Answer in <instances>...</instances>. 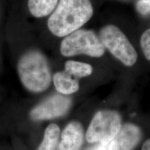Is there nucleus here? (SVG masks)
<instances>
[{
	"label": "nucleus",
	"mask_w": 150,
	"mask_h": 150,
	"mask_svg": "<svg viewBox=\"0 0 150 150\" xmlns=\"http://www.w3.org/2000/svg\"><path fill=\"white\" fill-rule=\"evenodd\" d=\"M121 116L114 110H101L92 120L86 138L91 143H109L122 126Z\"/></svg>",
	"instance_id": "obj_5"
},
{
	"label": "nucleus",
	"mask_w": 150,
	"mask_h": 150,
	"mask_svg": "<svg viewBox=\"0 0 150 150\" xmlns=\"http://www.w3.org/2000/svg\"><path fill=\"white\" fill-rule=\"evenodd\" d=\"M142 150H150V139H148L144 142Z\"/></svg>",
	"instance_id": "obj_16"
},
{
	"label": "nucleus",
	"mask_w": 150,
	"mask_h": 150,
	"mask_svg": "<svg viewBox=\"0 0 150 150\" xmlns=\"http://www.w3.org/2000/svg\"><path fill=\"white\" fill-rule=\"evenodd\" d=\"M140 46L145 58L150 61V29L145 31L142 35Z\"/></svg>",
	"instance_id": "obj_13"
},
{
	"label": "nucleus",
	"mask_w": 150,
	"mask_h": 150,
	"mask_svg": "<svg viewBox=\"0 0 150 150\" xmlns=\"http://www.w3.org/2000/svg\"><path fill=\"white\" fill-rule=\"evenodd\" d=\"M18 72L22 83L32 93L46 91L51 83V72L47 60L37 50L26 52L20 57Z\"/></svg>",
	"instance_id": "obj_2"
},
{
	"label": "nucleus",
	"mask_w": 150,
	"mask_h": 150,
	"mask_svg": "<svg viewBox=\"0 0 150 150\" xmlns=\"http://www.w3.org/2000/svg\"><path fill=\"white\" fill-rule=\"evenodd\" d=\"M136 9L143 16L150 14V0H138L136 3Z\"/></svg>",
	"instance_id": "obj_14"
},
{
	"label": "nucleus",
	"mask_w": 150,
	"mask_h": 150,
	"mask_svg": "<svg viewBox=\"0 0 150 150\" xmlns=\"http://www.w3.org/2000/svg\"><path fill=\"white\" fill-rule=\"evenodd\" d=\"M141 137V130L138 126L131 123L125 124L109 142L108 150H133Z\"/></svg>",
	"instance_id": "obj_7"
},
{
	"label": "nucleus",
	"mask_w": 150,
	"mask_h": 150,
	"mask_svg": "<svg viewBox=\"0 0 150 150\" xmlns=\"http://www.w3.org/2000/svg\"><path fill=\"white\" fill-rule=\"evenodd\" d=\"M71 104L70 97L55 94L35 106L30 112V117L33 120H45L61 117L67 113Z\"/></svg>",
	"instance_id": "obj_6"
},
{
	"label": "nucleus",
	"mask_w": 150,
	"mask_h": 150,
	"mask_svg": "<svg viewBox=\"0 0 150 150\" xmlns=\"http://www.w3.org/2000/svg\"><path fill=\"white\" fill-rule=\"evenodd\" d=\"M100 40L105 49L127 66L136 63L138 54L122 31L115 25H107L100 31Z\"/></svg>",
	"instance_id": "obj_4"
},
{
	"label": "nucleus",
	"mask_w": 150,
	"mask_h": 150,
	"mask_svg": "<svg viewBox=\"0 0 150 150\" xmlns=\"http://www.w3.org/2000/svg\"><path fill=\"white\" fill-rule=\"evenodd\" d=\"M60 50L62 55L66 57L79 54L101 57L104 55L106 49L100 38L93 31L78 29L62 40Z\"/></svg>",
	"instance_id": "obj_3"
},
{
	"label": "nucleus",
	"mask_w": 150,
	"mask_h": 150,
	"mask_svg": "<svg viewBox=\"0 0 150 150\" xmlns=\"http://www.w3.org/2000/svg\"><path fill=\"white\" fill-rule=\"evenodd\" d=\"M65 71L72 75L73 77L83 78L92 74L93 68L88 63L74 61H68L65 64Z\"/></svg>",
	"instance_id": "obj_12"
},
{
	"label": "nucleus",
	"mask_w": 150,
	"mask_h": 150,
	"mask_svg": "<svg viewBox=\"0 0 150 150\" xmlns=\"http://www.w3.org/2000/svg\"><path fill=\"white\" fill-rule=\"evenodd\" d=\"M58 0H29L28 8L33 16L43 18L54 11Z\"/></svg>",
	"instance_id": "obj_10"
},
{
	"label": "nucleus",
	"mask_w": 150,
	"mask_h": 150,
	"mask_svg": "<svg viewBox=\"0 0 150 150\" xmlns=\"http://www.w3.org/2000/svg\"><path fill=\"white\" fill-rule=\"evenodd\" d=\"M53 81L56 91L63 95L74 93L79 88L78 80L66 71L56 73L53 76Z\"/></svg>",
	"instance_id": "obj_9"
},
{
	"label": "nucleus",
	"mask_w": 150,
	"mask_h": 150,
	"mask_svg": "<svg viewBox=\"0 0 150 150\" xmlns=\"http://www.w3.org/2000/svg\"><path fill=\"white\" fill-rule=\"evenodd\" d=\"M60 128L55 124H51L47 127L44 134L42 142L37 150H58L59 149Z\"/></svg>",
	"instance_id": "obj_11"
},
{
	"label": "nucleus",
	"mask_w": 150,
	"mask_h": 150,
	"mask_svg": "<svg viewBox=\"0 0 150 150\" xmlns=\"http://www.w3.org/2000/svg\"><path fill=\"white\" fill-rule=\"evenodd\" d=\"M93 14L90 0H60L49 18L48 29L56 36H67L83 26Z\"/></svg>",
	"instance_id": "obj_1"
},
{
	"label": "nucleus",
	"mask_w": 150,
	"mask_h": 150,
	"mask_svg": "<svg viewBox=\"0 0 150 150\" xmlns=\"http://www.w3.org/2000/svg\"><path fill=\"white\" fill-rule=\"evenodd\" d=\"M83 141V129L78 122H71L61 134L59 150H79Z\"/></svg>",
	"instance_id": "obj_8"
},
{
	"label": "nucleus",
	"mask_w": 150,
	"mask_h": 150,
	"mask_svg": "<svg viewBox=\"0 0 150 150\" xmlns=\"http://www.w3.org/2000/svg\"><path fill=\"white\" fill-rule=\"evenodd\" d=\"M109 143L106 142H96L95 145L92 146L87 150H108Z\"/></svg>",
	"instance_id": "obj_15"
}]
</instances>
